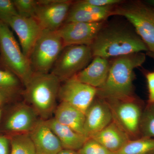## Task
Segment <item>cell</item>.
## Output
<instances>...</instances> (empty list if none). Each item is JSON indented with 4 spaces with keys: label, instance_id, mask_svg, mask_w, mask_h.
<instances>
[{
    "label": "cell",
    "instance_id": "10",
    "mask_svg": "<svg viewBox=\"0 0 154 154\" xmlns=\"http://www.w3.org/2000/svg\"><path fill=\"white\" fill-rule=\"evenodd\" d=\"M97 89L81 82L74 77L66 80L61 85L58 98L85 113L96 98Z\"/></svg>",
    "mask_w": 154,
    "mask_h": 154
},
{
    "label": "cell",
    "instance_id": "31",
    "mask_svg": "<svg viewBox=\"0 0 154 154\" xmlns=\"http://www.w3.org/2000/svg\"><path fill=\"white\" fill-rule=\"evenodd\" d=\"M58 154H80L77 151L72 150L65 149H63Z\"/></svg>",
    "mask_w": 154,
    "mask_h": 154
},
{
    "label": "cell",
    "instance_id": "18",
    "mask_svg": "<svg viewBox=\"0 0 154 154\" xmlns=\"http://www.w3.org/2000/svg\"><path fill=\"white\" fill-rule=\"evenodd\" d=\"M90 138L98 142L113 153L118 152L130 140L125 131L113 121Z\"/></svg>",
    "mask_w": 154,
    "mask_h": 154
},
{
    "label": "cell",
    "instance_id": "4",
    "mask_svg": "<svg viewBox=\"0 0 154 154\" xmlns=\"http://www.w3.org/2000/svg\"><path fill=\"white\" fill-rule=\"evenodd\" d=\"M0 52L7 69L16 75L25 87L34 74L29 59L22 52L8 25L1 20Z\"/></svg>",
    "mask_w": 154,
    "mask_h": 154
},
{
    "label": "cell",
    "instance_id": "35",
    "mask_svg": "<svg viewBox=\"0 0 154 154\" xmlns=\"http://www.w3.org/2000/svg\"><path fill=\"white\" fill-rule=\"evenodd\" d=\"M1 110H0V116H1Z\"/></svg>",
    "mask_w": 154,
    "mask_h": 154
},
{
    "label": "cell",
    "instance_id": "23",
    "mask_svg": "<svg viewBox=\"0 0 154 154\" xmlns=\"http://www.w3.org/2000/svg\"><path fill=\"white\" fill-rule=\"evenodd\" d=\"M20 80L13 72L7 69H0V92L7 98L19 93L21 89Z\"/></svg>",
    "mask_w": 154,
    "mask_h": 154
},
{
    "label": "cell",
    "instance_id": "25",
    "mask_svg": "<svg viewBox=\"0 0 154 154\" xmlns=\"http://www.w3.org/2000/svg\"><path fill=\"white\" fill-rule=\"evenodd\" d=\"M14 5L19 16L24 17H33L38 3L35 0H14Z\"/></svg>",
    "mask_w": 154,
    "mask_h": 154
},
{
    "label": "cell",
    "instance_id": "8",
    "mask_svg": "<svg viewBox=\"0 0 154 154\" xmlns=\"http://www.w3.org/2000/svg\"><path fill=\"white\" fill-rule=\"evenodd\" d=\"M115 122L130 140L141 137L140 123L143 109L140 102L134 97L124 100H105Z\"/></svg>",
    "mask_w": 154,
    "mask_h": 154
},
{
    "label": "cell",
    "instance_id": "29",
    "mask_svg": "<svg viewBox=\"0 0 154 154\" xmlns=\"http://www.w3.org/2000/svg\"><path fill=\"white\" fill-rule=\"evenodd\" d=\"M149 91L148 103L154 102V72L147 73L146 75Z\"/></svg>",
    "mask_w": 154,
    "mask_h": 154
},
{
    "label": "cell",
    "instance_id": "1",
    "mask_svg": "<svg viewBox=\"0 0 154 154\" xmlns=\"http://www.w3.org/2000/svg\"><path fill=\"white\" fill-rule=\"evenodd\" d=\"M90 47L93 57L108 59L149 51L130 23L113 21L105 22Z\"/></svg>",
    "mask_w": 154,
    "mask_h": 154
},
{
    "label": "cell",
    "instance_id": "7",
    "mask_svg": "<svg viewBox=\"0 0 154 154\" xmlns=\"http://www.w3.org/2000/svg\"><path fill=\"white\" fill-rule=\"evenodd\" d=\"M93 58L89 46H66L58 57L50 72L57 77L61 82H65L84 69Z\"/></svg>",
    "mask_w": 154,
    "mask_h": 154
},
{
    "label": "cell",
    "instance_id": "32",
    "mask_svg": "<svg viewBox=\"0 0 154 154\" xmlns=\"http://www.w3.org/2000/svg\"><path fill=\"white\" fill-rule=\"evenodd\" d=\"M7 96L2 92H0V105L3 104L7 99Z\"/></svg>",
    "mask_w": 154,
    "mask_h": 154
},
{
    "label": "cell",
    "instance_id": "13",
    "mask_svg": "<svg viewBox=\"0 0 154 154\" xmlns=\"http://www.w3.org/2000/svg\"><path fill=\"white\" fill-rule=\"evenodd\" d=\"M113 121L110 106L105 99L96 96L85 113L84 132L90 138Z\"/></svg>",
    "mask_w": 154,
    "mask_h": 154
},
{
    "label": "cell",
    "instance_id": "26",
    "mask_svg": "<svg viewBox=\"0 0 154 154\" xmlns=\"http://www.w3.org/2000/svg\"><path fill=\"white\" fill-rule=\"evenodd\" d=\"M78 152L80 154H114L91 138L88 139Z\"/></svg>",
    "mask_w": 154,
    "mask_h": 154
},
{
    "label": "cell",
    "instance_id": "20",
    "mask_svg": "<svg viewBox=\"0 0 154 154\" xmlns=\"http://www.w3.org/2000/svg\"><path fill=\"white\" fill-rule=\"evenodd\" d=\"M54 118L60 124L85 136L84 132L85 113L73 106L60 102L54 113Z\"/></svg>",
    "mask_w": 154,
    "mask_h": 154
},
{
    "label": "cell",
    "instance_id": "11",
    "mask_svg": "<svg viewBox=\"0 0 154 154\" xmlns=\"http://www.w3.org/2000/svg\"><path fill=\"white\" fill-rule=\"evenodd\" d=\"M106 22H68L64 23L57 31L64 47L74 45L90 46Z\"/></svg>",
    "mask_w": 154,
    "mask_h": 154
},
{
    "label": "cell",
    "instance_id": "34",
    "mask_svg": "<svg viewBox=\"0 0 154 154\" xmlns=\"http://www.w3.org/2000/svg\"><path fill=\"white\" fill-rule=\"evenodd\" d=\"M148 53L149 55V56L151 57H152L154 59V52H150L148 51Z\"/></svg>",
    "mask_w": 154,
    "mask_h": 154
},
{
    "label": "cell",
    "instance_id": "9",
    "mask_svg": "<svg viewBox=\"0 0 154 154\" xmlns=\"http://www.w3.org/2000/svg\"><path fill=\"white\" fill-rule=\"evenodd\" d=\"M33 18L42 30L57 31L66 20L73 2L68 0H40Z\"/></svg>",
    "mask_w": 154,
    "mask_h": 154
},
{
    "label": "cell",
    "instance_id": "12",
    "mask_svg": "<svg viewBox=\"0 0 154 154\" xmlns=\"http://www.w3.org/2000/svg\"><path fill=\"white\" fill-rule=\"evenodd\" d=\"M5 23L17 33L22 52L29 59L31 51L42 30L38 22L33 17L17 15L9 18Z\"/></svg>",
    "mask_w": 154,
    "mask_h": 154
},
{
    "label": "cell",
    "instance_id": "33",
    "mask_svg": "<svg viewBox=\"0 0 154 154\" xmlns=\"http://www.w3.org/2000/svg\"><path fill=\"white\" fill-rule=\"evenodd\" d=\"M144 3L150 7L154 8V0H147Z\"/></svg>",
    "mask_w": 154,
    "mask_h": 154
},
{
    "label": "cell",
    "instance_id": "21",
    "mask_svg": "<svg viewBox=\"0 0 154 154\" xmlns=\"http://www.w3.org/2000/svg\"><path fill=\"white\" fill-rule=\"evenodd\" d=\"M153 153L154 138L141 137L130 140L114 154H152Z\"/></svg>",
    "mask_w": 154,
    "mask_h": 154
},
{
    "label": "cell",
    "instance_id": "3",
    "mask_svg": "<svg viewBox=\"0 0 154 154\" xmlns=\"http://www.w3.org/2000/svg\"><path fill=\"white\" fill-rule=\"evenodd\" d=\"M60 85V81L51 72L34 73L25 86L23 93L25 99L40 119L48 120L54 114Z\"/></svg>",
    "mask_w": 154,
    "mask_h": 154
},
{
    "label": "cell",
    "instance_id": "27",
    "mask_svg": "<svg viewBox=\"0 0 154 154\" xmlns=\"http://www.w3.org/2000/svg\"><path fill=\"white\" fill-rule=\"evenodd\" d=\"M18 15L14 2L11 0H0V20L5 22L8 19Z\"/></svg>",
    "mask_w": 154,
    "mask_h": 154
},
{
    "label": "cell",
    "instance_id": "2",
    "mask_svg": "<svg viewBox=\"0 0 154 154\" xmlns=\"http://www.w3.org/2000/svg\"><path fill=\"white\" fill-rule=\"evenodd\" d=\"M146 54L137 53L114 58L110 62L105 83L97 89L96 96L105 100H124L135 97L134 69L145 61Z\"/></svg>",
    "mask_w": 154,
    "mask_h": 154
},
{
    "label": "cell",
    "instance_id": "22",
    "mask_svg": "<svg viewBox=\"0 0 154 154\" xmlns=\"http://www.w3.org/2000/svg\"><path fill=\"white\" fill-rule=\"evenodd\" d=\"M11 154H37L29 133H16L10 140Z\"/></svg>",
    "mask_w": 154,
    "mask_h": 154
},
{
    "label": "cell",
    "instance_id": "30",
    "mask_svg": "<svg viewBox=\"0 0 154 154\" xmlns=\"http://www.w3.org/2000/svg\"><path fill=\"white\" fill-rule=\"evenodd\" d=\"M9 140L7 137L0 136V154H9Z\"/></svg>",
    "mask_w": 154,
    "mask_h": 154
},
{
    "label": "cell",
    "instance_id": "19",
    "mask_svg": "<svg viewBox=\"0 0 154 154\" xmlns=\"http://www.w3.org/2000/svg\"><path fill=\"white\" fill-rule=\"evenodd\" d=\"M45 121L57 137L63 148L65 149L78 151L89 138L68 127L60 124L54 117Z\"/></svg>",
    "mask_w": 154,
    "mask_h": 154
},
{
    "label": "cell",
    "instance_id": "16",
    "mask_svg": "<svg viewBox=\"0 0 154 154\" xmlns=\"http://www.w3.org/2000/svg\"><path fill=\"white\" fill-rule=\"evenodd\" d=\"M29 134L37 154H58L63 149L57 137L45 120L40 119Z\"/></svg>",
    "mask_w": 154,
    "mask_h": 154
},
{
    "label": "cell",
    "instance_id": "14",
    "mask_svg": "<svg viewBox=\"0 0 154 154\" xmlns=\"http://www.w3.org/2000/svg\"><path fill=\"white\" fill-rule=\"evenodd\" d=\"M115 7H96L84 2L83 0L75 2L72 4L64 23L105 22L109 17L113 16Z\"/></svg>",
    "mask_w": 154,
    "mask_h": 154
},
{
    "label": "cell",
    "instance_id": "36",
    "mask_svg": "<svg viewBox=\"0 0 154 154\" xmlns=\"http://www.w3.org/2000/svg\"><path fill=\"white\" fill-rule=\"evenodd\" d=\"M154 154V153H153V154Z\"/></svg>",
    "mask_w": 154,
    "mask_h": 154
},
{
    "label": "cell",
    "instance_id": "28",
    "mask_svg": "<svg viewBox=\"0 0 154 154\" xmlns=\"http://www.w3.org/2000/svg\"><path fill=\"white\" fill-rule=\"evenodd\" d=\"M84 2L98 7L116 6L123 2L121 0H83Z\"/></svg>",
    "mask_w": 154,
    "mask_h": 154
},
{
    "label": "cell",
    "instance_id": "15",
    "mask_svg": "<svg viewBox=\"0 0 154 154\" xmlns=\"http://www.w3.org/2000/svg\"><path fill=\"white\" fill-rule=\"evenodd\" d=\"M40 119L30 105L21 103L7 119L5 128L6 130L16 133H29Z\"/></svg>",
    "mask_w": 154,
    "mask_h": 154
},
{
    "label": "cell",
    "instance_id": "5",
    "mask_svg": "<svg viewBox=\"0 0 154 154\" xmlns=\"http://www.w3.org/2000/svg\"><path fill=\"white\" fill-rule=\"evenodd\" d=\"M113 16L126 19L149 52H154V9L140 2H123L115 6Z\"/></svg>",
    "mask_w": 154,
    "mask_h": 154
},
{
    "label": "cell",
    "instance_id": "17",
    "mask_svg": "<svg viewBox=\"0 0 154 154\" xmlns=\"http://www.w3.org/2000/svg\"><path fill=\"white\" fill-rule=\"evenodd\" d=\"M91 63L74 77L81 82L96 89L101 88L107 79L110 67L108 59L93 58Z\"/></svg>",
    "mask_w": 154,
    "mask_h": 154
},
{
    "label": "cell",
    "instance_id": "24",
    "mask_svg": "<svg viewBox=\"0 0 154 154\" xmlns=\"http://www.w3.org/2000/svg\"><path fill=\"white\" fill-rule=\"evenodd\" d=\"M141 137L154 138V102L143 108L140 123Z\"/></svg>",
    "mask_w": 154,
    "mask_h": 154
},
{
    "label": "cell",
    "instance_id": "6",
    "mask_svg": "<svg viewBox=\"0 0 154 154\" xmlns=\"http://www.w3.org/2000/svg\"><path fill=\"white\" fill-rule=\"evenodd\" d=\"M64 48L57 30H42L29 56L33 73H50Z\"/></svg>",
    "mask_w": 154,
    "mask_h": 154
}]
</instances>
